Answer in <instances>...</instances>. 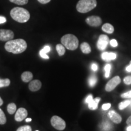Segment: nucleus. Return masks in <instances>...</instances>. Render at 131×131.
<instances>
[{
  "instance_id": "obj_1",
  "label": "nucleus",
  "mask_w": 131,
  "mask_h": 131,
  "mask_svg": "<svg viewBox=\"0 0 131 131\" xmlns=\"http://www.w3.org/2000/svg\"><path fill=\"white\" fill-rule=\"evenodd\" d=\"M27 42L23 39H16L7 41L5 45V49L7 52L14 54L21 53L27 49Z\"/></svg>"
},
{
  "instance_id": "obj_2",
  "label": "nucleus",
  "mask_w": 131,
  "mask_h": 131,
  "mask_svg": "<svg viewBox=\"0 0 131 131\" xmlns=\"http://www.w3.org/2000/svg\"><path fill=\"white\" fill-rule=\"evenodd\" d=\"M10 14L13 19L20 23H26L29 21L30 17L29 11L23 7H16L13 8Z\"/></svg>"
},
{
  "instance_id": "obj_3",
  "label": "nucleus",
  "mask_w": 131,
  "mask_h": 131,
  "mask_svg": "<svg viewBox=\"0 0 131 131\" xmlns=\"http://www.w3.org/2000/svg\"><path fill=\"white\" fill-rule=\"evenodd\" d=\"M61 42L66 48L70 50H76L79 44L77 38L72 34H66L64 35L61 38Z\"/></svg>"
},
{
  "instance_id": "obj_4",
  "label": "nucleus",
  "mask_w": 131,
  "mask_h": 131,
  "mask_svg": "<svg viewBox=\"0 0 131 131\" xmlns=\"http://www.w3.org/2000/svg\"><path fill=\"white\" fill-rule=\"evenodd\" d=\"M97 6L96 0H80L77 4L78 12L85 14L95 9Z\"/></svg>"
},
{
  "instance_id": "obj_5",
  "label": "nucleus",
  "mask_w": 131,
  "mask_h": 131,
  "mask_svg": "<svg viewBox=\"0 0 131 131\" xmlns=\"http://www.w3.org/2000/svg\"><path fill=\"white\" fill-rule=\"evenodd\" d=\"M52 126L58 130H63L66 128V122L58 116H53L50 119Z\"/></svg>"
},
{
  "instance_id": "obj_6",
  "label": "nucleus",
  "mask_w": 131,
  "mask_h": 131,
  "mask_svg": "<svg viewBox=\"0 0 131 131\" xmlns=\"http://www.w3.org/2000/svg\"><path fill=\"white\" fill-rule=\"evenodd\" d=\"M14 38V33L11 30L0 29V41H8Z\"/></svg>"
},
{
  "instance_id": "obj_7",
  "label": "nucleus",
  "mask_w": 131,
  "mask_h": 131,
  "mask_svg": "<svg viewBox=\"0 0 131 131\" xmlns=\"http://www.w3.org/2000/svg\"><path fill=\"white\" fill-rule=\"evenodd\" d=\"M109 42V39L107 35H101L98 38L97 43H96V46L99 50H104L107 47Z\"/></svg>"
},
{
  "instance_id": "obj_8",
  "label": "nucleus",
  "mask_w": 131,
  "mask_h": 131,
  "mask_svg": "<svg viewBox=\"0 0 131 131\" xmlns=\"http://www.w3.org/2000/svg\"><path fill=\"white\" fill-rule=\"evenodd\" d=\"M121 82V79L118 76L115 77L106 84L105 89L107 92H111Z\"/></svg>"
},
{
  "instance_id": "obj_9",
  "label": "nucleus",
  "mask_w": 131,
  "mask_h": 131,
  "mask_svg": "<svg viewBox=\"0 0 131 131\" xmlns=\"http://www.w3.org/2000/svg\"><path fill=\"white\" fill-rule=\"evenodd\" d=\"M86 22L88 25L92 27H98L102 23V19L100 16H91L86 19Z\"/></svg>"
},
{
  "instance_id": "obj_10",
  "label": "nucleus",
  "mask_w": 131,
  "mask_h": 131,
  "mask_svg": "<svg viewBox=\"0 0 131 131\" xmlns=\"http://www.w3.org/2000/svg\"><path fill=\"white\" fill-rule=\"evenodd\" d=\"M27 115H28V112L25 108H19L15 115V119L16 122H22L23 120H24V119H25L27 117Z\"/></svg>"
},
{
  "instance_id": "obj_11",
  "label": "nucleus",
  "mask_w": 131,
  "mask_h": 131,
  "mask_svg": "<svg viewBox=\"0 0 131 131\" xmlns=\"http://www.w3.org/2000/svg\"><path fill=\"white\" fill-rule=\"evenodd\" d=\"M41 82L38 80H33L29 84V89L32 92H36L39 91L41 88Z\"/></svg>"
},
{
  "instance_id": "obj_12",
  "label": "nucleus",
  "mask_w": 131,
  "mask_h": 131,
  "mask_svg": "<svg viewBox=\"0 0 131 131\" xmlns=\"http://www.w3.org/2000/svg\"><path fill=\"white\" fill-rule=\"evenodd\" d=\"M109 116L110 119L115 123L119 124L122 122V117L117 112H115L114 111H111L109 112Z\"/></svg>"
},
{
  "instance_id": "obj_13",
  "label": "nucleus",
  "mask_w": 131,
  "mask_h": 131,
  "mask_svg": "<svg viewBox=\"0 0 131 131\" xmlns=\"http://www.w3.org/2000/svg\"><path fill=\"white\" fill-rule=\"evenodd\" d=\"M101 58L103 60L106 61H109L111 60H115L117 58V55L116 53H113V52H103L101 54Z\"/></svg>"
},
{
  "instance_id": "obj_14",
  "label": "nucleus",
  "mask_w": 131,
  "mask_h": 131,
  "mask_svg": "<svg viewBox=\"0 0 131 131\" xmlns=\"http://www.w3.org/2000/svg\"><path fill=\"white\" fill-rule=\"evenodd\" d=\"M33 78V74L32 72L29 71L24 72L21 75V80L25 82V83H28Z\"/></svg>"
},
{
  "instance_id": "obj_15",
  "label": "nucleus",
  "mask_w": 131,
  "mask_h": 131,
  "mask_svg": "<svg viewBox=\"0 0 131 131\" xmlns=\"http://www.w3.org/2000/svg\"><path fill=\"white\" fill-rule=\"evenodd\" d=\"M100 101V98L98 97L94 100L93 99L89 103H88V106H89V109L91 110H95L98 107V104Z\"/></svg>"
},
{
  "instance_id": "obj_16",
  "label": "nucleus",
  "mask_w": 131,
  "mask_h": 131,
  "mask_svg": "<svg viewBox=\"0 0 131 131\" xmlns=\"http://www.w3.org/2000/svg\"><path fill=\"white\" fill-rule=\"evenodd\" d=\"M102 30L104 31V32L107 33V34H111L114 32V28L113 27L112 24L109 23H105L103 24L102 26Z\"/></svg>"
},
{
  "instance_id": "obj_17",
  "label": "nucleus",
  "mask_w": 131,
  "mask_h": 131,
  "mask_svg": "<svg viewBox=\"0 0 131 131\" xmlns=\"http://www.w3.org/2000/svg\"><path fill=\"white\" fill-rule=\"evenodd\" d=\"M80 48H81L82 52L85 54H88L91 53V47L88 42H83L80 46Z\"/></svg>"
},
{
  "instance_id": "obj_18",
  "label": "nucleus",
  "mask_w": 131,
  "mask_h": 131,
  "mask_svg": "<svg viewBox=\"0 0 131 131\" xmlns=\"http://www.w3.org/2000/svg\"><path fill=\"white\" fill-rule=\"evenodd\" d=\"M56 49L57 51L58 52V55L60 56H63V55H64L66 52V49L65 47L63 45H61V44H58L56 46Z\"/></svg>"
},
{
  "instance_id": "obj_19",
  "label": "nucleus",
  "mask_w": 131,
  "mask_h": 131,
  "mask_svg": "<svg viewBox=\"0 0 131 131\" xmlns=\"http://www.w3.org/2000/svg\"><path fill=\"white\" fill-rule=\"evenodd\" d=\"M16 111V106L15 103H10L7 106V112L10 114L12 115L15 113Z\"/></svg>"
},
{
  "instance_id": "obj_20",
  "label": "nucleus",
  "mask_w": 131,
  "mask_h": 131,
  "mask_svg": "<svg viewBox=\"0 0 131 131\" xmlns=\"http://www.w3.org/2000/svg\"><path fill=\"white\" fill-rule=\"evenodd\" d=\"M10 84V81L8 78H5V79L0 78V88L9 86Z\"/></svg>"
},
{
  "instance_id": "obj_21",
  "label": "nucleus",
  "mask_w": 131,
  "mask_h": 131,
  "mask_svg": "<svg viewBox=\"0 0 131 131\" xmlns=\"http://www.w3.org/2000/svg\"><path fill=\"white\" fill-rule=\"evenodd\" d=\"M96 82H97V78H96L95 75H92L91 77L89 78V84L91 87H94L95 86Z\"/></svg>"
},
{
  "instance_id": "obj_22",
  "label": "nucleus",
  "mask_w": 131,
  "mask_h": 131,
  "mask_svg": "<svg viewBox=\"0 0 131 131\" xmlns=\"http://www.w3.org/2000/svg\"><path fill=\"white\" fill-rule=\"evenodd\" d=\"M9 1L17 5L23 6V5H26L28 3L29 0H9Z\"/></svg>"
},
{
  "instance_id": "obj_23",
  "label": "nucleus",
  "mask_w": 131,
  "mask_h": 131,
  "mask_svg": "<svg viewBox=\"0 0 131 131\" xmlns=\"http://www.w3.org/2000/svg\"><path fill=\"white\" fill-rule=\"evenodd\" d=\"M7 122L6 115L1 109H0V124H4Z\"/></svg>"
},
{
  "instance_id": "obj_24",
  "label": "nucleus",
  "mask_w": 131,
  "mask_h": 131,
  "mask_svg": "<svg viewBox=\"0 0 131 131\" xmlns=\"http://www.w3.org/2000/svg\"><path fill=\"white\" fill-rule=\"evenodd\" d=\"M130 104V101L129 100H126V101H123V102H121L118 105L119 110H123V109H124V108L126 107L127 106H128Z\"/></svg>"
},
{
  "instance_id": "obj_25",
  "label": "nucleus",
  "mask_w": 131,
  "mask_h": 131,
  "mask_svg": "<svg viewBox=\"0 0 131 131\" xmlns=\"http://www.w3.org/2000/svg\"><path fill=\"white\" fill-rule=\"evenodd\" d=\"M112 125H111V124L109 122L103 123L102 128L104 130L109 131L112 129Z\"/></svg>"
},
{
  "instance_id": "obj_26",
  "label": "nucleus",
  "mask_w": 131,
  "mask_h": 131,
  "mask_svg": "<svg viewBox=\"0 0 131 131\" xmlns=\"http://www.w3.org/2000/svg\"><path fill=\"white\" fill-rule=\"evenodd\" d=\"M111 69V65L110 64H107L104 67V71H105V77L108 78L110 76V72Z\"/></svg>"
},
{
  "instance_id": "obj_27",
  "label": "nucleus",
  "mask_w": 131,
  "mask_h": 131,
  "mask_svg": "<svg viewBox=\"0 0 131 131\" xmlns=\"http://www.w3.org/2000/svg\"><path fill=\"white\" fill-rule=\"evenodd\" d=\"M16 131H32V130L30 126L25 125L18 127Z\"/></svg>"
},
{
  "instance_id": "obj_28",
  "label": "nucleus",
  "mask_w": 131,
  "mask_h": 131,
  "mask_svg": "<svg viewBox=\"0 0 131 131\" xmlns=\"http://www.w3.org/2000/svg\"><path fill=\"white\" fill-rule=\"evenodd\" d=\"M40 55L42 57V58H45V59H49V57L47 55V53H46V52L44 51L42 49H41V50L40 51Z\"/></svg>"
},
{
  "instance_id": "obj_29",
  "label": "nucleus",
  "mask_w": 131,
  "mask_h": 131,
  "mask_svg": "<svg viewBox=\"0 0 131 131\" xmlns=\"http://www.w3.org/2000/svg\"><path fill=\"white\" fill-rule=\"evenodd\" d=\"M124 83L126 84H131V76H127L124 78Z\"/></svg>"
},
{
  "instance_id": "obj_30",
  "label": "nucleus",
  "mask_w": 131,
  "mask_h": 131,
  "mask_svg": "<svg viewBox=\"0 0 131 131\" xmlns=\"http://www.w3.org/2000/svg\"><path fill=\"white\" fill-rule=\"evenodd\" d=\"M121 96L123 98H131V91L123 94Z\"/></svg>"
},
{
  "instance_id": "obj_31",
  "label": "nucleus",
  "mask_w": 131,
  "mask_h": 131,
  "mask_svg": "<svg viewBox=\"0 0 131 131\" xmlns=\"http://www.w3.org/2000/svg\"><path fill=\"white\" fill-rule=\"evenodd\" d=\"M109 42H110V44H111V46H112V47H117L118 42L117 41V40H115V39H113V40H111Z\"/></svg>"
},
{
  "instance_id": "obj_32",
  "label": "nucleus",
  "mask_w": 131,
  "mask_h": 131,
  "mask_svg": "<svg viewBox=\"0 0 131 131\" xmlns=\"http://www.w3.org/2000/svg\"><path fill=\"white\" fill-rule=\"evenodd\" d=\"M111 104L110 103H106V104H104L102 106V109L103 110H107V109H109V108L111 107Z\"/></svg>"
},
{
  "instance_id": "obj_33",
  "label": "nucleus",
  "mask_w": 131,
  "mask_h": 131,
  "mask_svg": "<svg viewBox=\"0 0 131 131\" xmlns=\"http://www.w3.org/2000/svg\"><path fill=\"white\" fill-rule=\"evenodd\" d=\"M42 50H43L46 53H48V52L50 51V47L48 45L45 46L44 47V48L42 49Z\"/></svg>"
},
{
  "instance_id": "obj_34",
  "label": "nucleus",
  "mask_w": 131,
  "mask_h": 131,
  "mask_svg": "<svg viewBox=\"0 0 131 131\" xmlns=\"http://www.w3.org/2000/svg\"><path fill=\"white\" fill-rule=\"evenodd\" d=\"M50 1H51V0H38V1L42 4H47V3H49Z\"/></svg>"
},
{
  "instance_id": "obj_35",
  "label": "nucleus",
  "mask_w": 131,
  "mask_h": 131,
  "mask_svg": "<svg viewBox=\"0 0 131 131\" xmlns=\"http://www.w3.org/2000/svg\"><path fill=\"white\" fill-rule=\"evenodd\" d=\"M6 22V17L3 16H0V24H3Z\"/></svg>"
},
{
  "instance_id": "obj_36",
  "label": "nucleus",
  "mask_w": 131,
  "mask_h": 131,
  "mask_svg": "<svg viewBox=\"0 0 131 131\" xmlns=\"http://www.w3.org/2000/svg\"><path fill=\"white\" fill-rule=\"evenodd\" d=\"M93 100V96H92V95H89V96H88V97L86 98V102L87 103H89L90 101H91V100Z\"/></svg>"
},
{
  "instance_id": "obj_37",
  "label": "nucleus",
  "mask_w": 131,
  "mask_h": 131,
  "mask_svg": "<svg viewBox=\"0 0 131 131\" xmlns=\"http://www.w3.org/2000/svg\"><path fill=\"white\" fill-rule=\"evenodd\" d=\"M92 69L94 71H96L98 70V65L96 64H92Z\"/></svg>"
},
{
  "instance_id": "obj_38",
  "label": "nucleus",
  "mask_w": 131,
  "mask_h": 131,
  "mask_svg": "<svg viewBox=\"0 0 131 131\" xmlns=\"http://www.w3.org/2000/svg\"><path fill=\"white\" fill-rule=\"evenodd\" d=\"M126 123L128 126H131V116H130V117L128 118V119H127Z\"/></svg>"
},
{
  "instance_id": "obj_39",
  "label": "nucleus",
  "mask_w": 131,
  "mask_h": 131,
  "mask_svg": "<svg viewBox=\"0 0 131 131\" xmlns=\"http://www.w3.org/2000/svg\"><path fill=\"white\" fill-rule=\"evenodd\" d=\"M126 71L127 72H131V64H129L128 66L126 67Z\"/></svg>"
},
{
  "instance_id": "obj_40",
  "label": "nucleus",
  "mask_w": 131,
  "mask_h": 131,
  "mask_svg": "<svg viewBox=\"0 0 131 131\" xmlns=\"http://www.w3.org/2000/svg\"><path fill=\"white\" fill-rule=\"evenodd\" d=\"M31 121H32V118H27L26 119V122H30Z\"/></svg>"
},
{
  "instance_id": "obj_41",
  "label": "nucleus",
  "mask_w": 131,
  "mask_h": 131,
  "mask_svg": "<svg viewBox=\"0 0 131 131\" xmlns=\"http://www.w3.org/2000/svg\"><path fill=\"white\" fill-rule=\"evenodd\" d=\"M3 104V100H2V98L0 97V106H2Z\"/></svg>"
},
{
  "instance_id": "obj_42",
  "label": "nucleus",
  "mask_w": 131,
  "mask_h": 131,
  "mask_svg": "<svg viewBox=\"0 0 131 131\" xmlns=\"http://www.w3.org/2000/svg\"><path fill=\"white\" fill-rule=\"evenodd\" d=\"M127 131H131V126H128V127L126 129Z\"/></svg>"
},
{
  "instance_id": "obj_43",
  "label": "nucleus",
  "mask_w": 131,
  "mask_h": 131,
  "mask_svg": "<svg viewBox=\"0 0 131 131\" xmlns=\"http://www.w3.org/2000/svg\"><path fill=\"white\" fill-rule=\"evenodd\" d=\"M130 64H131V61H130Z\"/></svg>"
},
{
  "instance_id": "obj_44",
  "label": "nucleus",
  "mask_w": 131,
  "mask_h": 131,
  "mask_svg": "<svg viewBox=\"0 0 131 131\" xmlns=\"http://www.w3.org/2000/svg\"><path fill=\"white\" fill-rule=\"evenodd\" d=\"M36 131H39V130H36Z\"/></svg>"
}]
</instances>
